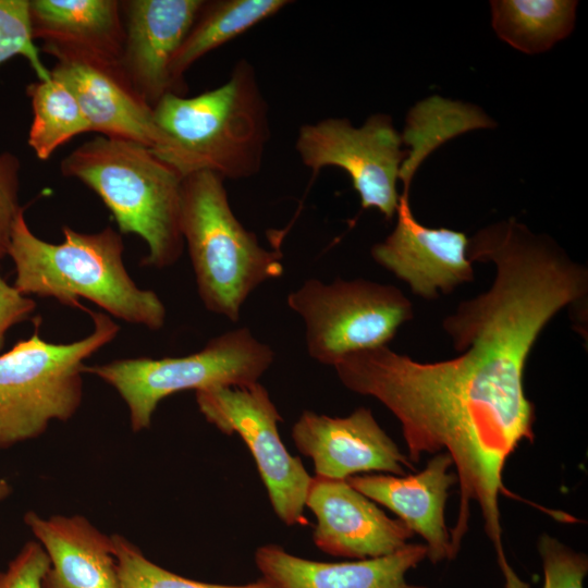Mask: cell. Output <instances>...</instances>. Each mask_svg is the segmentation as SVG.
I'll list each match as a JSON object with an SVG mask.
<instances>
[{
    "instance_id": "1",
    "label": "cell",
    "mask_w": 588,
    "mask_h": 588,
    "mask_svg": "<svg viewBox=\"0 0 588 588\" xmlns=\"http://www.w3.org/2000/svg\"><path fill=\"white\" fill-rule=\"evenodd\" d=\"M152 110L159 138L151 151L182 177L209 171L243 180L260 171L269 109L246 59L221 86L195 97L167 94Z\"/></svg>"
},
{
    "instance_id": "2",
    "label": "cell",
    "mask_w": 588,
    "mask_h": 588,
    "mask_svg": "<svg viewBox=\"0 0 588 588\" xmlns=\"http://www.w3.org/2000/svg\"><path fill=\"white\" fill-rule=\"evenodd\" d=\"M63 242L51 244L28 228L23 211L13 224L8 255L12 258L15 289L23 295L53 297L79 307L84 297L113 317L159 330L166 307L150 290L139 289L127 273L121 234L111 226L81 233L62 226Z\"/></svg>"
},
{
    "instance_id": "3",
    "label": "cell",
    "mask_w": 588,
    "mask_h": 588,
    "mask_svg": "<svg viewBox=\"0 0 588 588\" xmlns=\"http://www.w3.org/2000/svg\"><path fill=\"white\" fill-rule=\"evenodd\" d=\"M61 172L93 189L114 217L120 233L139 235L149 247L142 265L162 269L183 252V177L148 147L96 136L68 155Z\"/></svg>"
},
{
    "instance_id": "4",
    "label": "cell",
    "mask_w": 588,
    "mask_h": 588,
    "mask_svg": "<svg viewBox=\"0 0 588 588\" xmlns=\"http://www.w3.org/2000/svg\"><path fill=\"white\" fill-rule=\"evenodd\" d=\"M181 232L207 310L236 322L249 294L282 275V254L260 245L231 209L224 180L209 171L182 180Z\"/></svg>"
},
{
    "instance_id": "5",
    "label": "cell",
    "mask_w": 588,
    "mask_h": 588,
    "mask_svg": "<svg viewBox=\"0 0 588 588\" xmlns=\"http://www.w3.org/2000/svg\"><path fill=\"white\" fill-rule=\"evenodd\" d=\"M94 331L72 343L46 342L40 318L30 338L0 355V449L42 434L51 420L66 421L83 399L84 360L111 342L119 326L106 314L83 306Z\"/></svg>"
},
{
    "instance_id": "6",
    "label": "cell",
    "mask_w": 588,
    "mask_h": 588,
    "mask_svg": "<svg viewBox=\"0 0 588 588\" xmlns=\"http://www.w3.org/2000/svg\"><path fill=\"white\" fill-rule=\"evenodd\" d=\"M274 358L271 347L246 327L210 339L199 352L154 359L125 358L83 367L111 384L130 409L133 431L146 429L158 403L185 390L248 387L260 379Z\"/></svg>"
},
{
    "instance_id": "7",
    "label": "cell",
    "mask_w": 588,
    "mask_h": 588,
    "mask_svg": "<svg viewBox=\"0 0 588 588\" xmlns=\"http://www.w3.org/2000/svg\"><path fill=\"white\" fill-rule=\"evenodd\" d=\"M306 326L311 358L334 366L355 352L387 345L413 319V305L397 287L365 279H309L286 298Z\"/></svg>"
},
{
    "instance_id": "8",
    "label": "cell",
    "mask_w": 588,
    "mask_h": 588,
    "mask_svg": "<svg viewBox=\"0 0 588 588\" xmlns=\"http://www.w3.org/2000/svg\"><path fill=\"white\" fill-rule=\"evenodd\" d=\"M196 402L208 422L228 436L237 433L248 446L279 518L289 526L306 525L311 477L283 444L278 430L282 417L266 388L256 382L200 390Z\"/></svg>"
},
{
    "instance_id": "9",
    "label": "cell",
    "mask_w": 588,
    "mask_h": 588,
    "mask_svg": "<svg viewBox=\"0 0 588 588\" xmlns=\"http://www.w3.org/2000/svg\"><path fill=\"white\" fill-rule=\"evenodd\" d=\"M391 117L370 115L362 126L346 118H327L303 124L295 149L314 177L324 167L343 169L352 180L364 209L376 208L392 219L399 206L396 183L407 157Z\"/></svg>"
},
{
    "instance_id": "10",
    "label": "cell",
    "mask_w": 588,
    "mask_h": 588,
    "mask_svg": "<svg viewBox=\"0 0 588 588\" xmlns=\"http://www.w3.org/2000/svg\"><path fill=\"white\" fill-rule=\"evenodd\" d=\"M392 233L371 248L373 260L404 281L415 295L434 299L474 280L465 233L428 228L414 217L408 193L400 195Z\"/></svg>"
},
{
    "instance_id": "11",
    "label": "cell",
    "mask_w": 588,
    "mask_h": 588,
    "mask_svg": "<svg viewBox=\"0 0 588 588\" xmlns=\"http://www.w3.org/2000/svg\"><path fill=\"white\" fill-rule=\"evenodd\" d=\"M296 448L314 461L316 476L346 480L365 471L404 476L414 470L408 457L366 407L346 417L305 411L292 428Z\"/></svg>"
},
{
    "instance_id": "12",
    "label": "cell",
    "mask_w": 588,
    "mask_h": 588,
    "mask_svg": "<svg viewBox=\"0 0 588 588\" xmlns=\"http://www.w3.org/2000/svg\"><path fill=\"white\" fill-rule=\"evenodd\" d=\"M305 506L316 516L315 544L323 552L359 560L392 554L414 532L392 519L346 480L311 478Z\"/></svg>"
},
{
    "instance_id": "13",
    "label": "cell",
    "mask_w": 588,
    "mask_h": 588,
    "mask_svg": "<svg viewBox=\"0 0 588 588\" xmlns=\"http://www.w3.org/2000/svg\"><path fill=\"white\" fill-rule=\"evenodd\" d=\"M122 3L125 13L122 69L132 87L151 108L167 94L184 96L173 82L171 64L205 1Z\"/></svg>"
},
{
    "instance_id": "14",
    "label": "cell",
    "mask_w": 588,
    "mask_h": 588,
    "mask_svg": "<svg viewBox=\"0 0 588 588\" xmlns=\"http://www.w3.org/2000/svg\"><path fill=\"white\" fill-rule=\"evenodd\" d=\"M117 0H32L33 38L57 60L76 59L122 68L125 28Z\"/></svg>"
},
{
    "instance_id": "15",
    "label": "cell",
    "mask_w": 588,
    "mask_h": 588,
    "mask_svg": "<svg viewBox=\"0 0 588 588\" xmlns=\"http://www.w3.org/2000/svg\"><path fill=\"white\" fill-rule=\"evenodd\" d=\"M76 98L93 132L152 149L159 138L152 108L135 91L122 68L64 59L50 70Z\"/></svg>"
},
{
    "instance_id": "16",
    "label": "cell",
    "mask_w": 588,
    "mask_h": 588,
    "mask_svg": "<svg viewBox=\"0 0 588 588\" xmlns=\"http://www.w3.org/2000/svg\"><path fill=\"white\" fill-rule=\"evenodd\" d=\"M453 461L438 453L426 467L405 477L392 475L352 476L346 481L373 502L380 503L426 541L427 558L432 563L452 559L450 530L444 510L449 489L456 483L450 473Z\"/></svg>"
},
{
    "instance_id": "17",
    "label": "cell",
    "mask_w": 588,
    "mask_h": 588,
    "mask_svg": "<svg viewBox=\"0 0 588 588\" xmlns=\"http://www.w3.org/2000/svg\"><path fill=\"white\" fill-rule=\"evenodd\" d=\"M49 558L42 588H120L112 537L82 515L42 518L33 511L24 515Z\"/></svg>"
},
{
    "instance_id": "18",
    "label": "cell",
    "mask_w": 588,
    "mask_h": 588,
    "mask_svg": "<svg viewBox=\"0 0 588 588\" xmlns=\"http://www.w3.org/2000/svg\"><path fill=\"white\" fill-rule=\"evenodd\" d=\"M427 556L425 544L356 562L326 563L302 559L275 544L257 549L255 562L262 577L279 588H421L405 575Z\"/></svg>"
},
{
    "instance_id": "19",
    "label": "cell",
    "mask_w": 588,
    "mask_h": 588,
    "mask_svg": "<svg viewBox=\"0 0 588 588\" xmlns=\"http://www.w3.org/2000/svg\"><path fill=\"white\" fill-rule=\"evenodd\" d=\"M287 0H216L205 1L197 19L177 49L171 74L184 95V73L206 53L277 14Z\"/></svg>"
},
{
    "instance_id": "20",
    "label": "cell",
    "mask_w": 588,
    "mask_h": 588,
    "mask_svg": "<svg viewBox=\"0 0 588 588\" xmlns=\"http://www.w3.org/2000/svg\"><path fill=\"white\" fill-rule=\"evenodd\" d=\"M490 7L498 37L532 54L549 50L572 33L577 1L493 0Z\"/></svg>"
},
{
    "instance_id": "21",
    "label": "cell",
    "mask_w": 588,
    "mask_h": 588,
    "mask_svg": "<svg viewBox=\"0 0 588 588\" xmlns=\"http://www.w3.org/2000/svg\"><path fill=\"white\" fill-rule=\"evenodd\" d=\"M493 125L480 110L460 102L432 97L411 110L402 136L412 148L403 162L400 180L408 187L413 174L430 151L450 137L469 128Z\"/></svg>"
},
{
    "instance_id": "22",
    "label": "cell",
    "mask_w": 588,
    "mask_h": 588,
    "mask_svg": "<svg viewBox=\"0 0 588 588\" xmlns=\"http://www.w3.org/2000/svg\"><path fill=\"white\" fill-rule=\"evenodd\" d=\"M34 119L28 145L37 158L47 160L53 151L78 134L90 132V125L71 90L51 76L29 84Z\"/></svg>"
},
{
    "instance_id": "23",
    "label": "cell",
    "mask_w": 588,
    "mask_h": 588,
    "mask_svg": "<svg viewBox=\"0 0 588 588\" xmlns=\"http://www.w3.org/2000/svg\"><path fill=\"white\" fill-rule=\"evenodd\" d=\"M120 575V588H279L261 577L246 585H220L201 583L182 577L148 560L125 537L111 536Z\"/></svg>"
},
{
    "instance_id": "24",
    "label": "cell",
    "mask_w": 588,
    "mask_h": 588,
    "mask_svg": "<svg viewBox=\"0 0 588 588\" xmlns=\"http://www.w3.org/2000/svg\"><path fill=\"white\" fill-rule=\"evenodd\" d=\"M24 57L39 81L51 78L34 44L29 20V1L0 0V64L15 57Z\"/></svg>"
},
{
    "instance_id": "25",
    "label": "cell",
    "mask_w": 588,
    "mask_h": 588,
    "mask_svg": "<svg viewBox=\"0 0 588 588\" xmlns=\"http://www.w3.org/2000/svg\"><path fill=\"white\" fill-rule=\"evenodd\" d=\"M538 550L543 564V588H584L588 571L586 555L575 552L549 535L539 538Z\"/></svg>"
},
{
    "instance_id": "26",
    "label": "cell",
    "mask_w": 588,
    "mask_h": 588,
    "mask_svg": "<svg viewBox=\"0 0 588 588\" xmlns=\"http://www.w3.org/2000/svg\"><path fill=\"white\" fill-rule=\"evenodd\" d=\"M20 172V159L0 150V260L8 255L13 224L23 211L19 203Z\"/></svg>"
},
{
    "instance_id": "27",
    "label": "cell",
    "mask_w": 588,
    "mask_h": 588,
    "mask_svg": "<svg viewBox=\"0 0 588 588\" xmlns=\"http://www.w3.org/2000/svg\"><path fill=\"white\" fill-rule=\"evenodd\" d=\"M49 558L38 541H27L8 567L0 572V588H42Z\"/></svg>"
},
{
    "instance_id": "28",
    "label": "cell",
    "mask_w": 588,
    "mask_h": 588,
    "mask_svg": "<svg viewBox=\"0 0 588 588\" xmlns=\"http://www.w3.org/2000/svg\"><path fill=\"white\" fill-rule=\"evenodd\" d=\"M36 307L35 302L10 285L0 274V351L7 331L29 316Z\"/></svg>"
}]
</instances>
